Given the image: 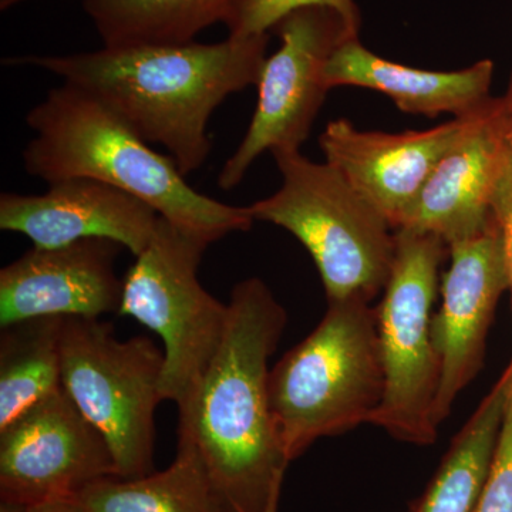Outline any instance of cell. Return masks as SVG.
<instances>
[{
	"label": "cell",
	"instance_id": "obj_1",
	"mask_svg": "<svg viewBox=\"0 0 512 512\" xmlns=\"http://www.w3.org/2000/svg\"><path fill=\"white\" fill-rule=\"evenodd\" d=\"M269 35L218 43L103 47L74 55L9 57L99 97L147 141L167 148L180 173L200 170L212 150L208 123L231 94L258 84Z\"/></svg>",
	"mask_w": 512,
	"mask_h": 512
},
{
	"label": "cell",
	"instance_id": "obj_2",
	"mask_svg": "<svg viewBox=\"0 0 512 512\" xmlns=\"http://www.w3.org/2000/svg\"><path fill=\"white\" fill-rule=\"evenodd\" d=\"M286 320L264 281L249 278L235 285L220 348L190 399L178 407V437L197 447L239 512H264L281 493L289 464L268 390L269 357Z\"/></svg>",
	"mask_w": 512,
	"mask_h": 512
},
{
	"label": "cell",
	"instance_id": "obj_3",
	"mask_svg": "<svg viewBox=\"0 0 512 512\" xmlns=\"http://www.w3.org/2000/svg\"><path fill=\"white\" fill-rule=\"evenodd\" d=\"M26 124L35 137L23 150V165L47 184L77 177L101 181L210 245L255 222L249 207L194 190L173 158L154 151L104 101L73 84L49 90L26 114Z\"/></svg>",
	"mask_w": 512,
	"mask_h": 512
},
{
	"label": "cell",
	"instance_id": "obj_4",
	"mask_svg": "<svg viewBox=\"0 0 512 512\" xmlns=\"http://www.w3.org/2000/svg\"><path fill=\"white\" fill-rule=\"evenodd\" d=\"M268 390L289 463L323 437L372 424L384 396L377 309L328 303L311 335L272 367Z\"/></svg>",
	"mask_w": 512,
	"mask_h": 512
},
{
	"label": "cell",
	"instance_id": "obj_5",
	"mask_svg": "<svg viewBox=\"0 0 512 512\" xmlns=\"http://www.w3.org/2000/svg\"><path fill=\"white\" fill-rule=\"evenodd\" d=\"M282 185L248 205L255 221L286 229L312 256L328 303H370L384 291L396 255V231L328 163L301 150L272 153Z\"/></svg>",
	"mask_w": 512,
	"mask_h": 512
},
{
	"label": "cell",
	"instance_id": "obj_6",
	"mask_svg": "<svg viewBox=\"0 0 512 512\" xmlns=\"http://www.w3.org/2000/svg\"><path fill=\"white\" fill-rule=\"evenodd\" d=\"M447 256L448 245L436 235L397 229L392 274L376 308L384 396L372 424L417 446L433 444L439 430L434 420L440 362L433 306Z\"/></svg>",
	"mask_w": 512,
	"mask_h": 512
},
{
	"label": "cell",
	"instance_id": "obj_7",
	"mask_svg": "<svg viewBox=\"0 0 512 512\" xmlns=\"http://www.w3.org/2000/svg\"><path fill=\"white\" fill-rule=\"evenodd\" d=\"M164 352L147 336L119 340L100 319L66 318L62 387L106 440L116 477L153 473Z\"/></svg>",
	"mask_w": 512,
	"mask_h": 512
},
{
	"label": "cell",
	"instance_id": "obj_8",
	"mask_svg": "<svg viewBox=\"0 0 512 512\" xmlns=\"http://www.w3.org/2000/svg\"><path fill=\"white\" fill-rule=\"evenodd\" d=\"M208 247L160 217L123 279L119 315L136 319L163 340L161 392L177 407L194 393L227 329L228 303L215 299L198 279Z\"/></svg>",
	"mask_w": 512,
	"mask_h": 512
},
{
	"label": "cell",
	"instance_id": "obj_9",
	"mask_svg": "<svg viewBox=\"0 0 512 512\" xmlns=\"http://www.w3.org/2000/svg\"><path fill=\"white\" fill-rule=\"evenodd\" d=\"M281 47L266 57L258 101L241 143L218 174V187L232 190L265 151L299 150L308 140L329 93L326 67L335 50L360 32L329 8L295 10L276 25Z\"/></svg>",
	"mask_w": 512,
	"mask_h": 512
},
{
	"label": "cell",
	"instance_id": "obj_10",
	"mask_svg": "<svg viewBox=\"0 0 512 512\" xmlns=\"http://www.w3.org/2000/svg\"><path fill=\"white\" fill-rule=\"evenodd\" d=\"M106 477H116L113 454L63 389L0 430L2 501L69 500Z\"/></svg>",
	"mask_w": 512,
	"mask_h": 512
},
{
	"label": "cell",
	"instance_id": "obj_11",
	"mask_svg": "<svg viewBox=\"0 0 512 512\" xmlns=\"http://www.w3.org/2000/svg\"><path fill=\"white\" fill-rule=\"evenodd\" d=\"M448 258L450 266L441 276L440 311L433 316V342L440 362L434 406L437 426L483 365L495 306L510 289L503 229L495 212L476 234L451 242Z\"/></svg>",
	"mask_w": 512,
	"mask_h": 512
},
{
	"label": "cell",
	"instance_id": "obj_12",
	"mask_svg": "<svg viewBox=\"0 0 512 512\" xmlns=\"http://www.w3.org/2000/svg\"><path fill=\"white\" fill-rule=\"evenodd\" d=\"M487 104L430 130L400 134L357 130L345 119L330 121L320 134V150L326 163L397 231L437 165L476 124Z\"/></svg>",
	"mask_w": 512,
	"mask_h": 512
},
{
	"label": "cell",
	"instance_id": "obj_13",
	"mask_svg": "<svg viewBox=\"0 0 512 512\" xmlns=\"http://www.w3.org/2000/svg\"><path fill=\"white\" fill-rule=\"evenodd\" d=\"M511 168V109L504 96L493 97L437 165L402 228L436 235L447 245L476 234L493 220Z\"/></svg>",
	"mask_w": 512,
	"mask_h": 512
},
{
	"label": "cell",
	"instance_id": "obj_14",
	"mask_svg": "<svg viewBox=\"0 0 512 512\" xmlns=\"http://www.w3.org/2000/svg\"><path fill=\"white\" fill-rule=\"evenodd\" d=\"M121 249L109 239L33 247L0 271V328L42 316L100 319L119 313Z\"/></svg>",
	"mask_w": 512,
	"mask_h": 512
},
{
	"label": "cell",
	"instance_id": "obj_15",
	"mask_svg": "<svg viewBox=\"0 0 512 512\" xmlns=\"http://www.w3.org/2000/svg\"><path fill=\"white\" fill-rule=\"evenodd\" d=\"M158 218L146 202L92 178L57 181L39 195H0V229L25 235L37 248L109 239L137 256L153 237Z\"/></svg>",
	"mask_w": 512,
	"mask_h": 512
},
{
	"label": "cell",
	"instance_id": "obj_16",
	"mask_svg": "<svg viewBox=\"0 0 512 512\" xmlns=\"http://www.w3.org/2000/svg\"><path fill=\"white\" fill-rule=\"evenodd\" d=\"M494 63L480 60L456 72H431L390 62L370 52L359 37L335 50L326 67L329 89L357 86L386 94L407 114L430 119L440 114L468 116L491 100Z\"/></svg>",
	"mask_w": 512,
	"mask_h": 512
},
{
	"label": "cell",
	"instance_id": "obj_17",
	"mask_svg": "<svg viewBox=\"0 0 512 512\" xmlns=\"http://www.w3.org/2000/svg\"><path fill=\"white\" fill-rule=\"evenodd\" d=\"M86 512H239L215 483L200 451L178 437L173 464L144 477H106L76 497Z\"/></svg>",
	"mask_w": 512,
	"mask_h": 512
},
{
	"label": "cell",
	"instance_id": "obj_18",
	"mask_svg": "<svg viewBox=\"0 0 512 512\" xmlns=\"http://www.w3.org/2000/svg\"><path fill=\"white\" fill-rule=\"evenodd\" d=\"M512 393V360L457 434L413 512H474Z\"/></svg>",
	"mask_w": 512,
	"mask_h": 512
},
{
	"label": "cell",
	"instance_id": "obj_19",
	"mask_svg": "<svg viewBox=\"0 0 512 512\" xmlns=\"http://www.w3.org/2000/svg\"><path fill=\"white\" fill-rule=\"evenodd\" d=\"M239 0H84L104 47L180 46L215 23L228 25Z\"/></svg>",
	"mask_w": 512,
	"mask_h": 512
},
{
	"label": "cell",
	"instance_id": "obj_20",
	"mask_svg": "<svg viewBox=\"0 0 512 512\" xmlns=\"http://www.w3.org/2000/svg\"><path fill=\"white\" fill-rule=\"evenodd\" d=\"M62 316L13 323L0 335V430L62 387Z\"/></svg>",
	"mask_w": 512,
	"mask_h": 512
},
{
	"label": "cell",
	"instance_id": "obj_21",
	"mask_svg": "<svg viewBox=\"0 0 512 512\" xmlns=\"http://www.w3.org/2000/svg\"><path fill=\"white\" fill-rule=\"evenodd\" d=\"M315 6L335 10L360 32L362 15L355 0H239L234 18L227 25L229 36L268 35L295 10Z\"/></svg>",
	"mask_w": 512,
	"mask_h": 512
},
{
	"label": "cell",
	"instance_id": "obj_22",
	"mask_svg": "<svg viewBox=\"0 0 512 512\" xmlns=\"http://www.w3.org/2000/svg\"><path fill=\"white\" fill-rule=\"evenodd\" d=\"M474 512H512V393L490 473Z\"/></svg>",
	"mask_w": 512,
	"mask_h": 512
},
{
	"label": "cell",
	"instance_id": "obj_23",
	"mask_svg": "<svg viewBox=\"0 0 512 512\" xmlns=\"http://www.w3.org/2000/svg\"><path fill=\"white\" fill-rule=\"evenodd\" d=\"M495 217L503 229L505 256H507L508 275L512 292V168L501 188L494 207Z\"/></svg>",
	"mask_w": 512,
	"mask_h": 512
},
{
	"label": "cell",
	"instance_id": "obj_24",
	"mask_svg": "<svg viewBox=\"0 0 512 512\" xmlns=\"http://www.w3.org/2000/svg\"><path fill=\"white\" fill-rule=\"evenodd\" d=\"M25 512H86L76 498L69 500L47 501V503L29 505Z\"/></svg>",
	"mask_w": 512,
	"mask_h": 512
},
{
	"label": "cell",
	"instance_id": "obj_25",
	"mask_svg": "<svg viewBox=\"0 0 512 512\" xmlns=\"http://www.w3.org/2000/svg\"><path fill=\"white\" fill-rule=\"evenodd\" d=\"M28 2V0H0V9L9 10L13 6L20 5V3Z\"/></svg>",
	"mask_w": 512,
	"mask_h": 512
},
{
	"label": "cell",
	"instance_id": "obj_26",
	"mask_svg": "<svg viewBox=\"0 0 512 512\" xmlns=\"http://www.w3.org/2000/svg\"><path fill=\"white\" fill-rule=\"evenodd\" d=\"M279 498H281V493L275 494L264 512H278Z\"/></svg>",
	"mask_w": 512,
	"mask_h": 512
},
{
	"label": "cell",
	"instance_id": "obj_27",
	"mask_svg": "<svg viewBox=\"0 0 512 512\" xmlns=\"http://www.w3.org/2000/svg\"><path fill=\"white\" fill-rule=\"evenodd\" d=\"M505 99L508 101V106H510L511 113H512V74H511V80H510V86H508L507 93H505Z\"/></svg>",
	"mask_w": 512,
	"mask_h": 512
}]
</instances>
